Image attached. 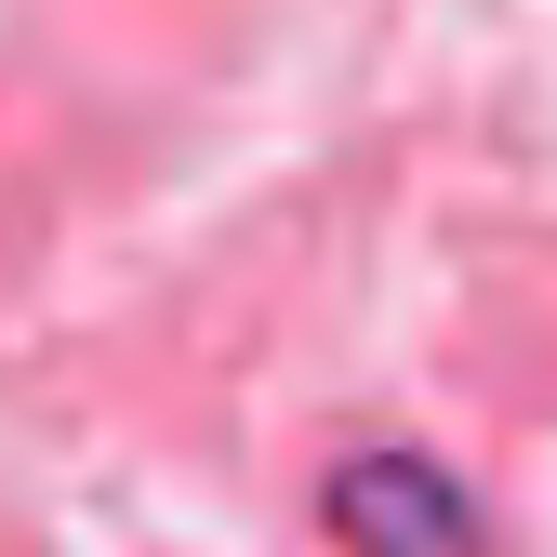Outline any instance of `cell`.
I'll return each mask as SVG.
<instances>
[{
	"label": "cell",
	"mask_w": 557,
	"mask_h": 557,
	"mask_svg": "<svg viewBox=\"0 0 557 557\" xmlns=\"http://www.w3.org/2000/svg\"><path fill=\"white\" fill-rule=\"evenodd\" d=\"M332 531L359 557H465V492L411 451H372V465L332 478Z\"/></svg>",
	"instance_id": "cell-1"
}]
</instances>
